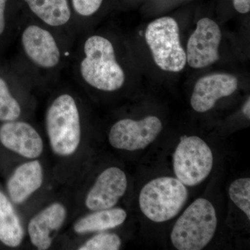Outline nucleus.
<instances>
[{
	"instance_id": "1a4fd4ad",
	"label": "nucleus",
	"mask_w": 250,
	"mask_h": 250,
	"mask_svg": "<svg viewBox=\"0 0 250 250\" xmlns=\"http://www.w3.org/2000/svg\"><path fill=\"white\" fill-rule=\"evenodd\" d=\"M26 14L74 45L77 35L70 0H22Z\"/></svg>"
},
{
	"instance_id": "f03ea898",
	"label": "nucleus",
	"mask_w": 250,
	"mask_h": 250,
	"mask_svg": "<svg viewBox=\"0 0 250 250\" xmlns=\"http://www.w3.org/2000/svg\"><path fill=\"white\" fill-rule=\"evenodd\" d=\"M66 71L80 86L104 93L122 89L126 81L113 42L102 34L85 32L77 38Z\"/></svg>"
},
{
	"instance_id": "5701e85b",
	"label": "nucleus",
	"mask_w": 250,
	"mask_h": 250,
	"mask_svg": "<svg viewBox=\"0 0 250 250\" xmlns=\"http://www.w3.org/2000/svg\"><path fill=\"white\" fill-rule=\"evenodd\" d=\"M233 6L238 12L248 14L250 11V0H233Z\"/></svg>"
},
{
	"instance_id": "9b49d317",
	"label": "nucleus",
	"mask_w": 250,
	"mask_h": 250,
	"mask_svg": "<svg viewBox=\"0 0 250 250\" xmlns=\"http://www.w3.org/2000/svg\"><path fill=\"white\" fill-rule=\"evenodd\" d=\"M126 174L119 167H110L98 176L85 197V207L90 210L113 208L127 189Z\"/></svg>"
},
{
	"instance_id": "ddd939ff",
	"label": "nucleus",
	"mask_w": 250,
	"mask_h": 250,
	"mask_svg": "<svg viewBox=\"0 0 250 250\" xmlns=\"http://www.w3.org/2000/svg\"><path fill=\"white\" fill-rule=\"evenodd\" d=\"M238 88V79L229 74L207 75L197 81L194 87L190 104L198 113H205L214 107L220 99L232 95Z\"/></svg>"
},
{
	"instance_id": "0eeeda50",
	"label": "nucleus",
	"mask_w": 250,
	"mask_h": 250,
	"mask_svg": "<svg viewBox=\"0 0 250 250\" xmlns=\"http://www.w3.org/2000/svg\"><path fill=\"white\" fill-rule=\"evenodd\" d=\"M213 154L208 144L197 136H184L173 154L176 178L186 187L203 182L213 170Z\"/></svg>"
},
{
	"instance_id": "a211bd4d",
	"label": "nucleus",
	"mask_w": 250,
	"mask_h": 250,
	"mask_svg": "<svg viewBox=\"0 0 250 250\" xmlns=\"http://www.w3.org/2000/svg\"><path fill=\"white\" fill-rule=\"evenodd\" d=\"M24 231L12 204L0 192V241L16 248L22 243Z\"/></svg>"
},
{
	"instance_id": "aec40b11",
	"label": "nucleus",
	"mask_w": 250,
	"mask_h": 250,
	"mask_svg": "<svg viewBox=\"0 0 250 250\" xmlns=\"http://www.w3.org/2000/svg\"><path fill=\"white\" fill-rule=\"evenodd\" d=\"M104 0H70L74 25L77 37L83 33L85 22L93 18L103 5Z\"/></svg>"
},
{
	"instance_id": "412c9836",
	"label": "nucleus",
	"mask_w": 250,
	"mask_h": 250,
	"mask_svg": "<svg viewBox=\"0 0 250 250\" xmlns=\"http://www.w3.org/2000/svg\"><path fill=\"white\" fill-rule=\"evenodd\" d=\"M231 201L250 220V179L240 178L233 181L229 187Z\"/></svg>"
},
{
	"instance_id": "f8f14e48",
	"label": "nucleus",
	"mask_w": 250,
	"mask_h": 250,
	"mask_svg": "<svg viewBox=\"0 0 250 250\" xmlns=\"http://www.w3.org/2000/svg\"><path fill=\"white\" fill-rule=\"evenodd\" d=\"M0 143L6 149L27 159L39 158L43 152L41 135L30 123L21 120L2 123Z\"/></svg>"
},
{
	"instance_id": "6ab92c4d",
	"label": "nucleus",
	"mask_w": 250,
	"mask_h": 250,
	"mask_svg": "<svg viewBox=\"0 0 250 250\" xmlns=\"http://www.w3.org/2000/svg\"><path fill=\"white\" fill-rule=\"evenodd\" d=\"M8 3L0 0V51L14 43L23 14H10Z\"/></svg>"
},
{
	"instance_id": "f257e3e1",
	"label": "nucleus",
	"mask_w": 250,
	"mask_h": 250,
	"mask_svg": "<svg viewBox=\"0 0 250 250\" xmlns=\"http://www.w3.org/2000/svg\"><path fill=\"white\" fill-rule=\"evenodd\" d=\"M14 42L17 57L13 64L34 88L58 83L66 71L71 43L25 12Z\"/></svg>"
},
{
	"instance_id": "4468645a",
	"label": "nucleus",
	"mask_w": 250,
	"mask_h": 250,
	"mask_svg": "<svg viewBox=\"0 0 250 250\" xmlns=\"http://www.w3.org/2000/svg\"><path fill=\"white\" fill-rule=\"evenodd\" d=\"M67 216L65 207L54 202L31 218L28 233L33 246L38 250L49 249L55 233L62 228Z\"/></svg>"
},
{
	"instance_id": "dca6fc26",
	"label": "nucleus",
	"mask_w": 250,
	"mask_h": 250,
	"mask_svg": "<svg viewBox=\"0 0 250 250\" xmlns=\"http://www.w3.org/2000/svg\"><path fill=\"white\" fill-rule=\"evenodd\" d=\"M43 182L41 162L33 160L24 163L15 170L7 183V190L14 203H23L37 191Z\"/></svg>"
},
{
	"instance_id": "6e6552de",
	"label": "nucleus",
	"mask_w": 250,
	"mask_h": 250,
	"mask_svg": "<svg viewBox=\"0 0 250 250\" xmlns=\"http://www.w3.org/2000/svg\"><path fill=\"white\" fill-rule=\"evenodd\" d=\"M162 129V123L156 116H147L141 121L123 118L112 125L108 142L115 149L129 152L141 150L152 144Z\"/></svg>"
},
{
	"instance_id": "b1692460",
	"label": "nucleus",
	"mask_w": 250,
	"mask_h": 250,
	"mask_svg": "<svg viewBox=\"0 0 250 250\" xmlns=\"http://www.w3.org/2000/svg\"><path fill=\"white\" fill-rule=\"evenodd\" d=\"M243 112L245 116L250 119V98H248V100L245 103L243 108Z\"/></svg>"
},
{
	"instance_id": "4be33fe9",
	"label": "nucleus",
	"mask_w": 250,
	"mask_h": 250,
	"mask_svg": "<svg viewBox=\"0 0 250 250\" xmlns=\"http://www.w3.org/2000/svg\"><path fill=\"white\" fill-rule=\"evenodd\" d=\"M122 246L119 236L113 233H100L95 235L83 245L80 250H118Z\"/></svg>"
},
{
	"instance_id": "2eb2a0df",
	"label": "nucleus",
	"mask_w": 250,
	"mask_h": 250,
	"mask_svg": "<svg viewBox=\"0 0 250 250\" xmlns=\"http://www.w3.org/2000/svg\"><path fill=\"white\" fill-rule=\"evenodd\" d=\"M27 84L31 85L13 62L0 67V122L21 120L23 107L15 89Z\"/></svg>"
},
{
	"instance_id": "f3484780",
	"label": "nucleus",
	"mask_w": 250,
	"mask_h": 250,
	"mask_svg": "<svg viewBox=\"0 0 250 250\" xmlns=\"http://www.w3.org/2000/svg\"><path fill=\"white\" fill-rule=\"evenodd\" d=\"M126 216V212L123 208L95 210L94 213L80 219L74 225V231L80 234L106 231L124 223Z\"/></svg>"
},
{
	"instance_id": "39448f33",
	"label": "nucleus",
	"mask_w": 250,
	"mask_h": 250,
	"mask_svg": "<svg viewBox=\"0 0 250 250\" xmlns=\"http://www.w3.org/2000/svg\"><path fill=\"white\" fill-rule=\"evenodd\" d=\"M188 190L179 179L157 177L149 181L139 194V207L143 215L154 223L172 220L185 205Z\"/></svg>"
},
{
	"instance_id": "7ed1b4c3",
	"label": "nucleus",
	"mask_w": 250,
	"mask_h": 250,
	"mask_svg": "<svg viewBox=\"0 0 250 250\" xmlns=\"http://www.w3.org/2000/svg\"><path fill=\"white\" fill-rule=\"evenodd\" d=\"M45 129L54 154L69 156L78 149L82 138L80 103L68 89H61L47 106Z\"/></svg>"
},
{
	"instance_id": "20e7f679",
	"label": "nucleus",
	"mask_w": 250,
	"mask_h": 250,
	"mask_svg": "<svg viewBox=\"0 0 250 250\" xmlns=\"http://www.w3.org/2000/svg\"><path fill=\"white\" fill-rule=\"evenodd\" d=\"M218 219L211 202L198 198L177 219L170 234L171 243L179 250H200L208 246L216 231Z\"/></svg>"
},
{
	"instance_id": "9d476101",
	"label": "nucleus",
	"mask_w": 250,
	"mask_h": 250,
	"mask_svg": "<svg viewBox=\"0 0 250 250\" xmlns=\"http://www.w3.org/2000/svg\"><path fill=\"white\" fill-rule=\"evenodd\" d=\"M221 31L216 22L208 18L200 19L188 39L187 62L192 68H204L220 59Z\"/></svg>"
},
{
	"instance_id": "423d86ee",
	"label": "nucleus",
	"mask_w": 250,
	"mask_h": 250,
	"mask_svg": "<svg viewBox=\"0 0 250 250\" xmlns=\"http://www.w3.org/2000/svg\"><path fill=\"white\" fill-rule=\"evenodd\" d=\"M145 36L154 62L161 70L172 72L183 70L187 53L181 45L179 25L174 18L162 17L149 23Z\"/></svg>"
}]
</instances>
